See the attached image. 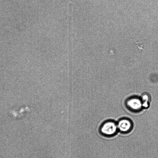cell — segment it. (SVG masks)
Masks as SVG:
<instances>
[{"instance_id": "3957f363", "label": "cell", "mask_w": 158, "mask_h": 158, "mask_svg": "<svg viewBox=\"0 0 158 158\" xmlns=\"http://www.w3.org/2000/svg\"><path fill=\"white\" fill-rule=\"evenodd\" d=\"M127 105L130 109L134 110H139L142 106L141 100L136 98L130 99L127 102Z\"/></svg>"}, {"instance_id": "277c9868", "label": "cell", "mask_w": 158, "mask_h": 158, "mask_svg": "<svg viewBox=\"0 0 158 158\" xmlns=\"http://www.w3.org/2000/svg\"><path fill=\"white\" fill-rule=\"evenodd\" d=\"M141 98L142 106L145 108L147 107L151 100L150 95L147 94H144L142 96Z\"/></svg>"}, {"instance_id": "7a4b0ae2", "label": "cell", "mask_w": 158, "mask_h": 158, "mask_svg": "<svg viewBox=\"0 0 158 158\" xmlns=\"http://www.w3.org/2000/svg\"><path fill=\"white\" fill-rule=\"evenodd\" d=\"M118 130L123 133H129L132 129V125L128 119H124L120 120L117 124Z\"/></svg>"}, {"instance_id": "6da1fadb", "label": "cell", "mask_w": 158, "mask_h": 158, "mask_svg": "<svg viewBox=\"0 0 158 158\" xmlns=\"http://www.w3.org/2000/svg\"><path fill=\"white\" fill-rule=\"evenodd\" d=\"M118 130L117 124L112 121H107L104 123L100 129L102 134L107 137L114 136Z\"/></svg>"}]
</instances>
